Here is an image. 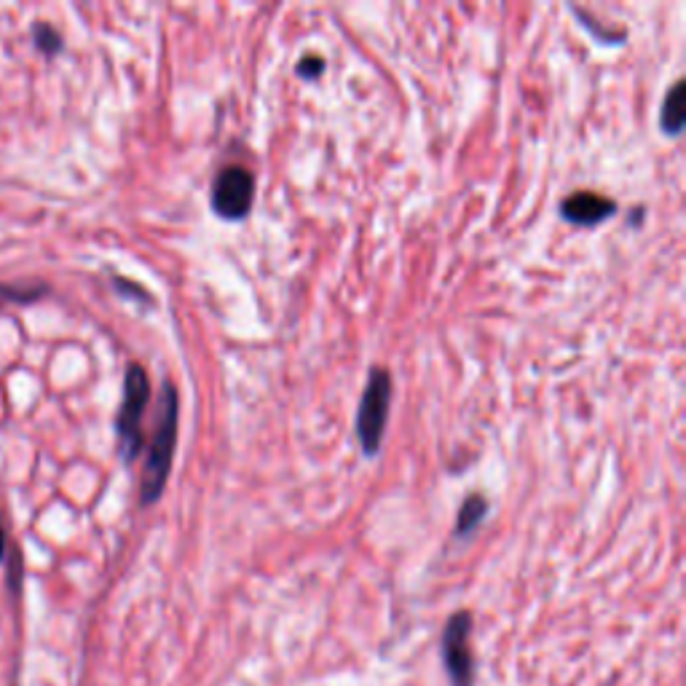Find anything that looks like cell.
Returning <instances> with one entry per match:
<instances>
[{"mask_svg": "<svg viewBox=\"0 0 686 686\" xmlns=\"http://www.w3.org/2000/svg\"><path fill=\"white\" fill-rule=\"evenodd\" d=\"M469 633H472V614L459 611L445 622L443 630V665L454 686H472L475 684V665L472 652H469Z\"/></svg>", "mask_w": 686, "mask_h": 686, "instance_id": "obj_4", "label": "cell"}, {"mask_svg": "<svg viewBox=\"0 0 686 686\" xmlns=\"http://www.w3.org/2000/svg\"><path fill=\"white\" fill-rule=\"evenodd\" d=\"M148 400H151V381H148V373L140 364H129L127 375H123L121 411L119 418H116L123 461L138 459L142 448V416H145Z\"/></svg>", "mask_w": 686, "mask_h": 686, "instance_id": "obj_2", "label": "cell"}, {"mask_svg": "<svg viewBox=\"0 0 686 686\" xmlns=\"http://www.w3.org/2000/svg\"><path fill=\"white\" fill-rule=\"evenodd\" d=\"M6 553H9V540H6L3 521H0V560H6Z\"/></svg>", "mask_w": 686, "mask_h": 686, "instance_id": "obj_12", "label": "cell"}, {"mask_svg": "<svg viewBox=\"0 0 686 686\" xmlns=\"http://www.w3.org/2000/svg\"><path fill=\"white\" fill-rule=\"evenodd\" d=\"M177 416H181V407H177V389L172 381H166L162 389V405H159V422L156 432H153L151 448H148V461L142 469V483H140V502L153 504L162 497L166 478H170L172 459H175V443H177Z\"/></svg>", "mask_w": 686, "mask_h": 686, "instance_id": "obj_1", "label": "cell"}, {"mask_svg": "<svg viewBox=\"0 0 686 686\" xmlns=\"http://www.w3.org/2000/svg\"><path fill=\"white\" fill-rule=\"evenodd\" d=\"M486 512H488L486 497H480V493H472V497H469L459 510V521H456V536H461V540H465V536L472 534V531L478 529L480 523H483Z\"/></svg>", "mask_w": 686, "mask_h": 686, "instance_id": "obj_8", "label": "cell"}, {"mask_svg": "<svg viewBox=\"0 0 686 686\" xmlns=\"http://www.w3.org/2000/svg\"><path fill=\"white\" fill-rule=\"evenodd\" d=\"M389 405H392V375L384 368H373L362 392L360 411H357V437L368 456L379 454L381 440H384Z\"/></svg>", "mask_w": 686, "mask_h": 686, "instance_id": "obj_3", "label": "cell"}, {"mask_svg": "<svg viewBox=\"0 0 686 686\" xmlns=\"http://www.w3.org/2000/svg\"><path fill=\"white\" fill-rule=\"evenodd\" d=\"M325 73V59L323 57H314V54H308V57H303L298 62V76L306 78V81H314V78H319Z\"/></svg>", "mask_w": 686, "mask_h": 686, "instance_id": "obj_11", "label": "cell"}, {"mask_svg": "<svg viewBox=\"0 0 686 686\" xmlns=\"http://www.w3.org/2000/svg\"><path fill=\"white\" fill-rule=\"evenodd\" d=\"M46 293V287H0V303H30Z\"/></svg>", "mask_w": 686, "mask_h": 686, "instance_id": "obj_10", "label": "cell"}, {"mask_svg": "<svg viewBox=\"0 0 686 686\" xmlns=\"http://www.w3.org/2000/svg\"><path fill=\"white\" fill-rule=\"evenodd\" d=\"M33 41H35V46H39L43 54H57L59 48H62L59 33L52 28V24H46V22L35 24V28H33Z\"/></svg>", "mask_w": 686, "mask_h": 686, "instance_id": "obj_9", "label": "cell"}, {"mask_svg": "<svg viewBox=\"0 0 686 686\" xmlns=\"http://www.w3.org/2000/svg\"><path fill=\"white\" fill-rule=\"evenodd\" d=\"M560 213L574 226H598V222L609 220L617 213V202L609 196L596 194V190H577L560 204Z\"/></svg>", "mask_w": 686, "mask_h": 686, "instance_id": "obj_6", "label": "cell"}, {"mask_svg": "<svg viewBox=\"0 0 686 686\" xmlns=\"http://www.w3.org/2000/svg\"><path fill=\"white\" fill-rule=\"evenodd\" d=\"M686 84L684 81H676L671 86V91L665 95V102H663V113H660V127H663L665 134H671V138H678L684 129V121H686Z\"/></svg>", "mask_w": 686, "mask_h": 686, "instance_id": "obj_7", "label": "cell"}, {"mask_svg": "<svg viewBox=\"0 0 686 686\" xmlns=\"http://www.w3.org/2000/svg\"><path fill=\"white\" fill-rule=\"evenodd\" d=\"M255 177L244 166H226L213 183V209L222 220H242L252 207Z\"/></svg>", "mask_w": 686, "mask_h": 686, "instance_id": "obj_5", "label": "cell"}]
</instances>
